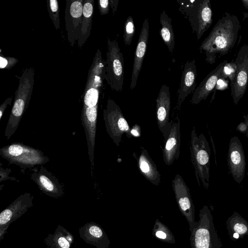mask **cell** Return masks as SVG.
Masks as SVG:
<instances>
[{
  "mask_svg": "<svg viewBox=\"0 0 248 248\" xmlns=\"http://www.w3.org/2000/svg\"><path fill=\"white\" fill-rule=\"evenodd\" d=\"M31 179L48 196L59 198L64 194L62 186L58 180L42 165L31 174Z\"/></svg>",
  "mask_w": 248,
  "mask_h": 248,
  "instance_id": "17",
  "label": "cell"
},
{
  "mask_svg": "<svg viewBox=\"0 0 248 248\" xmlns=\"http://www.w3.org/2000/svg\"><path fill=\"white\" fill-rule=\"evenodd\" d=\"M124 58L116 39L107 40L105 79L110 88L117 92L123 90L124 78Z\"/></svg>",
  "mask_w": 248,
  "mask_h": 248,
  "instance_id": "7",
  "label": "cell"
},
{
  "mask_svg": "<svg viewBox=\"0 0 248 248\" xmlns=\"http://www.w3.org/2000/svg\"><path fill=\"white\" fill-rule=\"evenodd\" d=\"M236 129L237 131L245 134L247 129V125L245 122H242L237 125Z\"/></svg>",
  "mask_w": 248,
  "mask_h": 248,
  "instance_id": "35",
  "label": "cell"
},
{
  "mask_svg": "<svg viewBox=\"0 0 248 248\" xmlns=\"http://www.w3.org/2000/svg\"><path fill=\"white\" fill-rule=\"evenodd\" d=\"M137 160L138 169L143 176L153 185L158 186L161 182V175L147 150L143 147H140Z\"/></svg>",
  "mask_w": 248,
  "mask_h": 248,
  "instance_id": "22",
  "label": "cell"
},
{
  "mask_svg": "<svg viewBox=\"0 0 248 248\" xmlns=\"http://www.w3.org/2000/svg\"><path fill=\"white\" fill-rule=\"evenodd\" d=\"M172 189L179 209L186 218L191 232L197 225L195 220V208L189 188L182 177L177 174L172 181Z\"/></svg>",
  "mask_w": 248,
  "mask_h": 248,
  "instance_id": "11",
  "label": "cell"
},
{
  "mask_svg": "<svg viewBox=\"0 0 248 248\" xmlns=\"http://www.w3.org/2000/svg\"><path fill=\"white\" fill-rule=\"evenodd\" d=\"M153 235L160 241L171 244H175V237L170 229L158 219H156L152 231Z\"/></svg>",
  "mask_w": 248,
  "mask_h": 248,
  "instance_id": "26",
  "label": "cell"
},
{
  "mask_svg": "<svg viewBox=\"0 0 248 248\" xmlns=\"http://www.w3.org/2000/svg\"><path fill=\"white\" fill-rule=\"evenodd\" d=\"M180 120L178 117L172 122L170 134L163 149V158L165 164L170 166L177 160L180 155L181 130Z\"/></svg>",
  "mask_w": 248,
  "mask_h": 248,
  "instance_id": "20",
  "label": "cell"
},
{
  "mask_svg": "<svg viewBox=\"0 0 248 248\" xmlns=\"http://www.w3.org/2000/svg\"><path fill=\"white\" fill-rule=\"evenodd\" d=\"M170 88L166 84L161 86L156 99V120L158 127L165 139L170 134L172 122H170Z\"/></svg>",
  "mask_w": 248,
  "mask_h": 248,
  "instance_id": "15",
  "label": "cell"
},
{
  "mask_svg": "<svg viewBox=\"0 0 248 248\" xmlns=\"http://www.w3.org/2000/svg\"><path fill=\"white\" fill-rule=\"evenodd\" d=\"M105 62L99 49L89 70L83 95V106H98L100 90L105 79Z\"/></svg>",
  "mask_w": 248,
  "mask_h": 248,
  "instance_id": "8",
  "label": "cell"
},
{
  "mask_svg": "<svg viewBox=\"0 0 248 248\" xmlns=\"http://www.w3.org/2000/svg\"><path fill=\"white\" fill-rule=\"evenodd\" d=\"M197 73L194 59L188 60L185 64L181 78L179 88L177 91V103L175 109L179 110L185 99L194 93L196 86Z\"/></svg>",
  "mask_w": 248,
  "mask_h": 248,
  "instance_id": "18",
  "label": "cell"
},
{
  "mask_svg": "<svg viewBox=\"0 0 248 248\" xmlns=\"http://www.w3.org/2000/svg\"><path fill=\"white\" fill-rule=\"evenodd\" d=\"M241 28L237 16L225 12L200 46L206 62L213 64L234 46Z\"/></svg>",
  "mask_w": 248,
  "mask_h": 248,
  "instance_id": "1",
  "label": "cell"
},
{
  "mask_svg": "<svg viewBox=\"0 0 248 248\" xmlns=\"http://www.w3.org/2000/svg\"><path fill=\"white\" fill-rule=\"evenodd\" d=\"M171 21V18L164 10L160 15L161 28L159 30V34L169 52L172 54L175 46V40Z\"/></svg>",
  "mask_w": 248,
  "mask_h": 248,
  "instance_id": "25",
  "label": "cell"
},
{
  "mask_svg": "<svg viewBox=\"0 0 248 248\" xmlns=\"http://www.w3.org/2000/svg\"><path fill=\"white\" fill-rule=\"evenodd\" d=\"M233 62L235 73L230 85L232 100L237 105L245 93L248 85V43L240 48Z\"/></svg>",
  "mask_w": 248,
  "mask_h": 248,
  "instance_id": "10",
  "label": "cell"
},
{
  "mask_svg": "<svg viewBox=\"0 0 248 248\" xmlns=\"http://www.w3.org/2000/svg\"><path fill=\"white\" fill-rule=\"evenodd\" d=\"M84 0H66L65 25L68 42L74 46L79 38L83 17Z\"/></svg>",
  "mask_w": 248,
  "mask_h": 248,
  "instance_id": "12",
  "label": "cell"
},
{
  "mask_svg": "<svg viewBox=\"0 0 248 248\" xmlns=\"http://www.w3.org/2000/svg\"><path fill=\"white\" fill-rule=\"evenodd\" d=\"M244 122L247 125V129L246 132L245 133V135L248 138V114L244 116Z\"/></svg>",
  "mask_w": 248,
  "mask_h": 248,
  "instance_id": "36",
  "label": "cell"
},
{
  "mask_svg": "<svg viewBox=\"0 0 248 248\" xmlns=\"http://www.w3.org/2000/svg\"><path fill=\"white\" fill-rule=\"evenodd\" d=\"M79 233L86 243L96 248H110V242L103 229L97 223L90 222L79 229Z\"/></svg>",
  "mask_w": 248,
  "mask_h": 248,
  "instance_id": "21",
  "label": "cell"
},
{
  "mask_svg": "<svg viewBox=\"0 0 248 248\" xmlns=\"http://www.w3.org/2000/svg\"><path fill=\"white\" fill-rule=\"evenodd\" d=\"M9 169L4 170L1 167H0V182L3 181L6 179V178H8V174L10 171H8Z\"/></svg>",
  "mask_w": 248,
  "mask_h": 248,
  "instance_id": "33",
  "label": "cell"
},
{
  "mask_svg": "<svg viewBox=\"0 0 248 248\" xmlns=\"http://www.w3.org/2000/svg\"><path fill=\"white\" fill-rule=\"evenodd\" d=\"M94 0H84L81 33L78 47L81 48L90 35L94 13Z\"/></svg>",
  "mask_w": 248,
  "mask_h": 248,
  "instance_id": "24",
  "label": "cell"
},
{
  "mask_svg": "<svg viewBox=\"0 0 248 248\" xmlns=\"http://www.w3.org/2000/svg\"><path fill=\"white\" fill-rule=\"evenodd\" d=\"M0 68L1 69H10L18 62V59L16 58L3 55L1 49H0Z\"/></svg>",
  "mask_w": 248,
  "mask_h": 248,
  "instance_id": "30",
  "label": "cell"
},
{
  "mask_svg": "<svg viewBox=\"0 0 248 248\" xmlns=\"http://www.w3.org/2000/svg\"><path fill=\"white\" fill-rule=\"evenodd\" d=\"M227 62L228 60H226L220 63L201 81L193 93L190 101L192 104L197 105L202 100H205L213 91Z\"/></svg>",
  "mask_w": 248,
  "mask_h": 248,
  "instance_id": "19",
  "label": "cell"
},
{
  "mask_svg": "<svg viewBox=\"0 0 248 248\" xmlns=\"http://www.w3.org/2000/svg\"><path fill=\"white\" fill-rule=\"evenodd\" d=\"M103 119L106 131L113 142L119 146L124 134L131 137V130L120 107L112 99L107 100L103 110Z\"/></svg>",
  "mask_w": 248,
  "mask_h": 248,
  "instance_id": "9",
  "label": "cell"
},
{
  "mask_svg": "<svg viewBox=\"0 0 248 248\" xmlns=\"http://www.w3.org/2000/svg\"><path fill=\"white\" fill-rule=\"evenodd\" d=\"M74 241L73 234L60 225L54 233L48 234L44 239L48 248H71Z\"/></svg>",
  "mask_w": 248,
  "mask_h": 248,
  "instance_id": "23",
  "label": "cell"
},
{
  "mask_svg": "<svg viewBox=\"0 0 248 248\" xmlns=\"http://www.w3.org/2000/svg\"><path fill=\"white\" fill-rule=\"evenodd\" d=\"M197 225L191 231V248H221L222 243L215 228L213 217L207 205L199 211Z\"/></svg>",
  "mask_w": 248,
  "mask_h": 248,
  "instance_id": "5",
  "label": "cell"
},
{
  "mask_svg": "<svg viewBox=\"0 0 248 248\" xmlns=\"http://www.w3.org/2000/svg\"><path fill=\"white\" fill-rule=\"evenodd\" d=\"M180 12L189 22L193 33L199 40L213 22L210 0H177Z\"/></svg>",
  "mask_w": 248,
  "mask_h": 248,
  "instance_id": "4",
  "label": "cell"
},
{
  "mask_svg": "<svg viewBox=\"0 0 248 248\" xmlns=\"http://www.w3.org/2000/svg\"><path fill=\"white\" fill-rule=\"evenodd\" d=\"M242 2L246 9H248V0H242Z\"/></svg>",
  "mask_w": 248,
  "mask_h": 248,
  "instance_id": "37",
  "label": "cell"
},
{
  "mask_svg": "<svg viewBox=\"0 0 248 248\" xmlns=\"http://www.w3.org/2000/svg\"><path fill=\"white\" fill-rule=\"evenodd\" d=\"M33 197L29 193L20 195L0 214V242L10 225L33 206Z\"/></svg>",
  "mask_w": 248,
  "mask_h": 248,
  "instance_id": "13",
  "label": "cell"
},
{
  "mask_svg": "<svg viewBox=\"0 0 248 248\" xmlns=\"http://www.w3.org/2000/svg\"><path fill=\"white\" fill-rule=\"evenodd\" d=\"M34 75L35 69L31 67L25 69L18 77V87L15 92L14 104L4 132V136L8 140L16 132L28 107L34 86Z\"/></svg>",
  "mask_w": 248,
  "mask_h": 248,
  "instance_id": "2",
  "label": "cell"
},
{
  "mask_svg": "<svg viewBox=\"0 0 248 248\" xmlns=\"http://www.w3.org/2000/svg\"><path fill=\"white\" fill-rule=\"evenodd\" d=\"M135 27L134 19L129 16L126 19L124 27L123 38L125 46H130L135 34Z\"/></svg>",
  "mask_w": 248,
  "mask_h": 248,
  "instance_id": "29",
  "label": "cell"
},
{
  "mask_svg": "<svg viewBox=\"0 0 248 248\" xmlns=\"http://www.w3.org/2000/svg\"><path fill=\"white\" fill-rule=\"evenodd\" d=\"M149 36V23L147 18L144 19L135 49L130 89H134L141 71L146 52Z\"/></svg>",
  "mask_w": 248,
  "mask_h": 248,
  "instance_id": "16",
  "label": "cell"
},
{
  "mask_svg": "<svg viewBox=\"0 0 248 248\" xmlns=\"http://www.w3.org/2000/svg\"><path fill=\"white\" fill-rule=\"evenodd\" d=\"M46 7L49 16L56 30L60 27V8L58 0H48L46 1Z\"/></svg>",
  "mask_w": 248,
  "mask_h": 248,
  "instance_id": "28",
  "label": "cell"
},
{
  "mask_svg": "<svg viewBox=\"0 0 248 248\" xmlns=\"http://www.w3.org/2000/svg\"><path fill=\"white\" fill-rule=\"evenodd\" d=\"M229 171L234 180L239 184L243 181L246 170V160L242 144L236 136L231 138L227 156Z\"/></svg>",
  "mask_w": 248,
  "mask_h": 248,
  "instance_id": "14",
  "label": "cell"
},
{
  "mask_svg": "<svg viewBox=\"0 0 248 248\" xmlns=\"http://www.w3.org/2000/svg\"><path fill=\"white\" fill-rule=\"evenodd\" d=\"M119 0H109L110 6L112 10V14L114 15L117 11Z\"/></svg>",
  "mask_w": 248,
  "mask_h": 248,
  "instance_id": "34",
  "label": "cell"
},
{
  "mask_svg": "<svg viewBox=\"0 0 248 248\" xmlns=\"http://www.w3.org/2000/svg\"><path fill=\"white\" fill-rule=\"evenodd\" d=\"M229 225L234 233L240 236L248 234V222L238 213H235L231 217Z\"/></svg>",
  "mask_w": 248,
  "mask_h": 248,
  "instance_id": "27",
  "label": "cell"
},
{
  "mask_svg": "<svg viewBox=\"0 0 248 248\" xmlns=\"http://www.w3.org/2000/svg\"><path fill=\"white\" fill-rule=\"evenodd\" d=\"M191 160L199 186L208 190L209 186L211 149L202 133L197 134L193 127L190 134Z\"/></svg>",
  "mask_w": 248,
  "mask_h": 248,
  "instance_id": "3",
  "label": "cell"
},
{
  "mask_svg": "<svg viewBox=\"0 0 248 248\" xmlns=\"http://www.w3.org/2000/svg\"><path fill=\"white\" fill-rule=\"evenodd\" d=\"M98 6L100 14L101 16L108 14L109 11V0H98Z\"/></svg>",
  "mask_w": 248,
  "mask_h": 248,
  "instance_id": "31",
  "label": "cell"
},
{
  "mask_svg": "<svg viewBox=\"0 0 248 248\" xmlns=\"http://www.w3.org/2000/svg\"><path fill=\"white\" fill-rule=\"evenodd\" d=\"M12 97L6 98L0 106V120H1L4 112L8 106L11 105L12 102Z\"/></svg>",
  "mask_w": 248,
  "mask_h": 248,
  "instance_id": "32",
  "label": "cell"
},
{
  "mask_svg": "<svg viewBox=\"0 0 248 248\" xmlns=\"http://www.w3.org/2000/svg\"><path fill=\"white\" fill-rule=\"evenodd\" d=\"M0 155L9 163L23 168L42 165L49 161L40 150L20 143L2 147L0 149Z\"/></svg>",
  "mask_w": 248,
  "mask_h": 248,
  "instance_id": "6",
  "label": "cell"
}]
</instances>
